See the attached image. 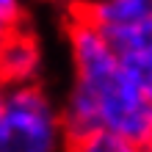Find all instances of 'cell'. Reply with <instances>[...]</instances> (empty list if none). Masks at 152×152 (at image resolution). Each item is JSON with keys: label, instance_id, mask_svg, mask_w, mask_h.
I'll use <instances>...</instances> for the list:
<instances>
[{"label": "cell", "instance_id": "cell-1", "mask_svg": "<svg viewBox=\"0 0 152 152\" xmlns=\"http://www.w3.org/2000/svg\"><path fill=\"white\" fill-rule=\"evenodd\" d=\"M66 50L72 83L61 108L69 136L105 130L152 152V97L122 69L111 42L75 8L66 14Z\"/></svg>", "mask_w": 152, "mask_h": 152}, {"label": "cell", "instance_id": "cell-2", "mask_svg": "<svg viewBox=\"0 0 152 152\" xmlns=\"http://www.w3.org/2000/svg\"><path fill=\"white\" fill-rule=\"evenodd\" d=\"M69 138L64 108L44 83L8 88L0 152H66Z\"/></svg>", "mask_w": 152, "mask_h": 152}, {"label": "cell", "instance_id": "cell-3", "mask_svg": "<svg viewBox=\"0 0 152 152\" xmlns=\"http://www.w3.org/2000/svg\"><path fill=\"white\" fill-rule=\"evenodd\" d=\"M42 66H44V50L42 39L31 25L14 31L8 39L0 42V83L8 88L33 86L42 83Z\"/></svg>", "mask_w": 152, "mask_h": 152}, {"label": "cell", "instance_id": "cell-4", "mask_svg": "<svg viewBox=\"0 0 152 152\" xmlns=\"http://www.w3.org/2000/svg\"><path fill=\"white\" fill-rule=\"evenodd\" d=\"M102 36L111 42L122 69L138 83L141 91L152 97V14Z\"/></svg>", "mask_w": 152, "mask_h": 152}, {"label": "cell", "instance_id": "cell-5", "mask_svg": "<svg viewBox=\"0 0 152 152\" xmlns=\"http://www.w3.org/2000/svg\"><path fill=\"white\" fill-rule=\"evenodd\" d=\"M75 11L88 20L100 33H113L119 28L144 20L152 14V0H97V3H80Z\"/></svg>", "mask_w": 152, "mask_h": 152}, {"label": "cell", "instance_id": "cell-6", "mask_svg": "<svg viewBox=\"0 0 152 152\" xmlns=\"http://www.w3.org/2000/svg\"><path fill=\"white\" fill-rule=\"evenodd\" d=\"M66 152H147V149H141L138 144H133V141L122 138V136L97 130V133L72 136V138H69Z\"/></svg>", "mask_w": 152, "mask_h": 152}, {"label": "cell", "instance_id": "cell-7", "mask_svg": "<svg viewBox=\"0 0 152 152\" xmlns=\"http://www.w3.org/2000/svg\"><path fill=\"white\" fill-rule=\"evenodd\" d=\"M28 25V14L25 6L17 0H0V42L8 39L14 31H20Z\"/></svg>", "mask_w": 152, "mask_h": 152}, {"label": "cell", "instance_id": "cell-8", "mask_svg": "<svg viewBox=\"0 0 152 152\" xmlns=\"http://www.w3.org/2000/svg\"><path fill=\"white\" fill-rule=\"evenodd\" d=\"M6 108H8V86L0 83V124L6 119Z\"/></svg>", "mask_w": 152, "mask_h": 152}]
</instances>
